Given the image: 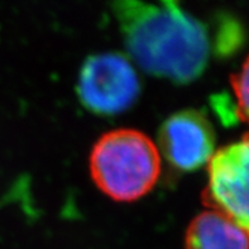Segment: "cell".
<instances>
[{
  "label": "cell",
  "mask_w": 249,
  "mask_h": 249,
  "mask_svg": "<svg viewBox=\"0 0 249 249\" xmlns=\"http://www.w3.org/2000/svg\"><path fill=\"white\" fill-rule=\"evenodd\" d=\"M111 12L126 52L145 72L189 84L205 71L208 28L178 0H111Z\"/></svg>",
  "instance_id": "6da1fadb"
},
{
  "label": "cell",
  "mask_w": 249,
  "mask_h": 249,
  "mask_svg": "<svg viewBox=\"0 0 249 249\" xmlns=\"http://www.w3.org/2000/svg\"><path fill=\"white\" fill-rule=\"evenodd\" d=\"M89 167L101 193L114 201L132 202L156 186L161 175V155L144 133L117 129L95 143Z\"/></svg>",
  "instance_id": "7a4b0ae2"
},
{
  "label": "cell",
  "mask_w": 249,
  "mask_h": 249,
  "mask_svg": "<svg viewBox=\"0 0 249 249\" xmlns=\"http://www.w3.org/2000/svg\"><path fill=\"white\" fill-rule=\"evenodd\" d=\"M142 91L136 69L115 52L90 56L77 79V95L84 107L98 115H117L128 110Z\"/></svg>",
  "instance_id": "3957f363"
},
{
  "label": "cell",
  "mask_w": 249,
  "mask_h": 249,
  "mask_svg": "<svg viewBox=\"0 0 249 249\" xmlns=\"http://www.w3.org/2000/svg\"><path fill=\"white\" fill-rule=\"evenodd\" d=\"M202 199L249 235V133L210 158Z\"/></svg>",
  "instance_id": "277c9868"
},
{
  "label": "cell",
  "mask_w": 249,
  "mask_h": 249,
  "mask_svg": "<svg viewBox=\"0 0 249 249\" xmlns=\"http://www.w3.org/2000/svg\"><path fill=\"white\" fill-rule=\"evenodd\" d=\"M158 142V151L181 172L199 170L215 153L214 128L197 110H181L168 117L160 128Z\"/></svg>",
  "instance_id": "5b68a950"
},
{
  "label": "cell",
  "mask_w": 249,
  "mask_h": 249,
  "mask_svg": "<svg viewBox=\"0 0 249 249\" xmlns=\"http://www.w3.org/2000/svg\"><path fill=\"white\" fill-rule=\"evenodd\" d=\"M185 249H249V235L224 215L208 210L190 223Z\"/></svg>",
  "instance_id": "8992f818"
},
{
  "label": "cell",
  "mask_w": 249,
  "mask_h": 249,
  "mask_svg": "<svg viewBox=\"0 0 249 249\" xmlns=\"http://www.w3.org/2000/svg\"><path fill=\"white\" fill-rule=\"evenodd\" d=\"M231 82L235 96V111L240 120L249 124V56L239 72L231 76Z\"/></svg>",
  "instance_id": "52a82bcc"
}]
</instances>
